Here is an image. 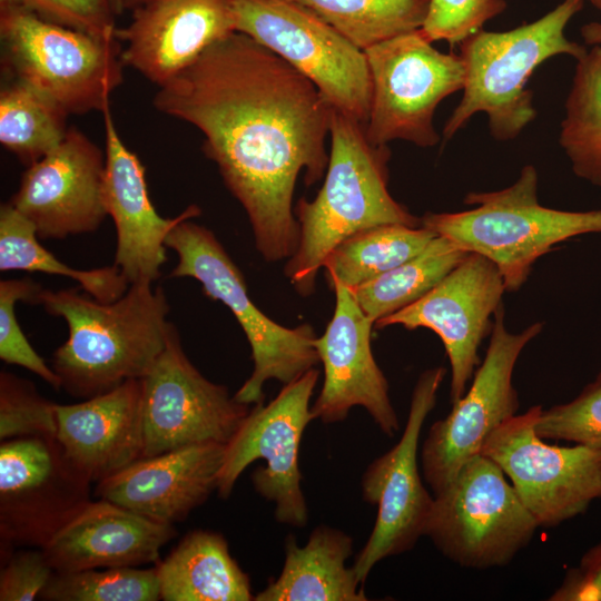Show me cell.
<instances>
[{
  "instance_id": "1",
  "label": "cell",
  "mask_w": 601,
  "mask_h": 601,
  "mask_svg": "<svg viewBox=\"0 0 601 601\" xmlns=\"http://www.w3.org/2000/svg\"><path fill=\"white\" fill-rule=\"evenodd\" d=\"M154 106L204 136V151L244 207L267 262L290 258L299 225L297 177L312 186L328 165L333 107L317 87L270 49L234 31L159 87Z\"/></svg>"
},
{
  "instance_id": "2",
  "label": "cell",
  "mask_w": 601,
  "mask_h": 601,
  "mask_svg": "<svg viewBox=\"0 0 601 601\" xmlns=\"http://www.w3.org/2000/svg\"><path fill=\"white\" fill-rule=\"evenodd\" d=\"M36 304L67 323L68 338L55 351L52 368L61 388L82 400L146 376L171 325L165 292L147 282L130 284L114 302L76 288H42Z\"/></svg>"
},
{
  "instance_id": "3",
  "label": "cell",
  "mask_w": 601,
  "mask_h": 601,
  "mask_svg": "<svg viewBox=\"0 0 601 601\" xmlns=\"http://www.w3.org/2000/svg\"><path fill=\"white\" fill-rule=\"evenodd\" d=\"M329 137L325 181L312 201L303 198L294 210L299 242L284 273L302 296L315 290L326 257L347 237L386 224L422 226V218L412 215L388 191L387 145L372 144L364 124L334 108Z\"/></svg>"
},
{
  "instance_id": "4",
  "label": "cell",
  "mask_w": 601,
  "mask_h": 601,
  "mask_svg": "<svg viewBox=\"0 0 601 601\" xmlns=\"http://www.w3.org/2000/svg\"><path fill=\"white\" fill-rule=\"evenodd\" d=\"M584 0H564L540 19L508 31L483 29L460 43L465 68L463 96L443 128L449 140L477 112L489 119L496 140L516 138L536 117L529 78L545 60L569 55L577 60L588 50L570 41L564 29Z\"/></svg>"
},
{
  "instance_id": "5",
  "label": "cell",
  "mask_w": 601,
  "mask_h": 601,
  "mask_svg": "<svg viewBox=\"0 0 601 601\" xmlns=\"http://www.w3.org/2000/svg\"><path fill=\"white\" fill-rule=\"evenodd\" d=\"M464 203L475 207L457 213H426L422 225L463 250L493 262L508 292L520 289L532 265L556 244L601 233V209L568 211L542 206L538 199V173L532 165L524 166L511 186L469 193Z\"/></svg>"
},
{
  "instance_id": "6",
  "label": "cell",
  "mask_w": 601,
  "mask_h": 601,
  "mask_svg": "<svg viewBox=\"0 0 601 601\" xmlns=\"http://www.w3.org/2000/svg\"><path fill=\"white\" fill-rule=\"evenodd\" d=\"M166 246L178 256L170 277L198 280L208 297L231 311L247 337L254 370L234 395L238 402L260 403L267 381L287 384L321 364L313 327L289 328L266 316L250 299L242 272L211 230L183 220L167 236Z\"/></svg>"
},
{
  "instance_id": "7",
  "label": "cell",
  "mask_w": 601,
  "mask_h": 601,
  "mask_svg": "<svg viewBox=\"0 0 601 601\" xmlns=\"http://www.w3.org/2000/svg\"><path fill=\"white\" fill-rule=\"evenodd\" d=\"M6 70L68 115L104 111L122 83L120 46L39 17L24 6L0 9Z\"/></svg>"
},
{
  "instance_id": "8",
  "label": "cell",
  "mask_w": 601,
  "mask_h": 601,
  "mask_svg": "<svg viewBox=\"0 0 601 601\" xmlns=\"http://www.w3.org/2000/svg\"><path fill=\"white\" fill-rule=\"evenodd\" d=\"M538 528L502 469L480 453L435 494L424 535L454 563L483 570L510 563Z\"/></svg>"
},
{
  "instance_id": "9",
  "label": "cell",
  "mask_w": 601,
  "mask_h": 601,
  "mask_svg": "<svg viewBox=\"0 0 601 601\" xmlns=\"http://www.w3.org/2000/svg\"><path fill=\"white\" fill-rule=\"evenodd\" d=\"M372 83L366 136L374 145L393 140L435 146L441 137L433 117L439 104L462 90L465 68L460 55L432 46L422 29L364 50Z\"/></svg>"
},
{
  "instance_id": "10",
  "label": "cell",
  "mask_w": 601,
  "mask_h": 601,
  "mask_svg": "<svg viewBox=\"0 0 601 601\" xmlns=\"http://www.w3.org/2000/svg\"><path fill=\"white\" fill-rule=\"evenodd\" d=\"M236 31L307 77L336 110L366 126L372 83L363 50L292 0H229Z\"/></svg>"
},
{
  "instance_id": "11",
  "label": "cell",
  "mask_w": 601,
  "mask_h": 601,
  "mask_svg": "<svg viewBox=\"0 0 601 601\" xmlns=\"http://www.w3.org/2000/svg\"><path fill=\"white\" fill-rule=\"evenodd\" d=\"M319 371L313 367L295 381L284 384L267 404H255L231 440L226 444L217 492L228 499L244 470L258 459L252 474L255 491L275 503V519L303 528L308 509L302 491L299 447L303 433L314 420L309 406Z\"/></svg>"
},
{
  "instance_id": "12",
  "label": "cell",
  "mask_w": 601,
  "mask_h": 601,
  "mask_svg": "<svg viewBox=\"0 0 601 601\" xmlns=\"http://www.w3.org/2000/svg\"><path fill=\"white\" fill-rule=\"evenodd\" d=\"M540 405L504 421L486 439L481 454L511 481L539 526H556L584 513L601 497V450L556 446L535 433Z\"/></svg>"
},
{
  "instance_id": "13",
  "label": "cell",
  "mask_w": 601,
  "mask_h": 601,
  "mask_svg": "<svg viewBox=\"0 0 601 601\" xmlns=\"http://www.w3.org/2000/svg\"><path fill=\"white\" fill-rule=\"evenodd\" d=\"M91 484L68 459L56 436L2 441L1 556L14 546L42 549L90 501Z\"/></svg>"
},
{
  "instance_id": "14",
  "label": "cell",
  "mask_w": 601,
  "mask_h": 601,
  "mask_svg": "<svg viewBox=\"0 0 601 601\" xmlns=\"http://www.w3.org/2000/svg\"><path fill=\"white\" fill-rule=\"evenodd\" d=\"M140 383L142 457L207 442L227 444L250 411L193 365L173 324Z\"/></svg>"
},
{
  "instance_id": "15",
  "label": "cell",
  "mask_w": 601,
  "mask_h": 601,
  "mask_svg": "<svg viewBox=\"0 0 601 601\" xmlns=\"http://www.w3.org/2000/svg\"><path fill=\"white\" fill-rule=\"evenodd\" d=\"M445 372L435 367L420 375L400 441L375 459L362 476L364 501L377 506L374 528L353 565L362 583L377 562L412 550L425 533L434 497L422 482L417 449Z\"/></svg>"
},
{
  "instance_id": "16",
  "label": "cell",
  "mask_w": 601,
  "mask_h": 601,
  "mask_svg": "<svg viewBox=\"0 0 601 601\" xmlns=\"http://www.w3.org/2000/svg\"><path fill=\"white\" fill-rule=\"evenodd\" d=\"M542 329V323H534L520 333H511L504 325L503 305L496 309L490 344L470 390L452 403L446 417L432 424L423 442L422 472L434 494L481 453L496 427L516 414L519 398L512 384L513 370L523 348Z\"/></svg>"
},
{
  "instance_id": "17",
  "label": "cell",
  "mask_w": 601,
  "mask_h": 601,
  "mask_svg": "<svg viewBox=\"0 0 601 601\" xmlns=\"http://www.w3.org/2000/svg\"><path fill=\"white\" fill-rule=\"evenodd\" d=\"M506 292L503 277L489 258L469 253L436 286L374 326L428 328L441 338L451 365L450 397L461 398L481 364L477 349L491 333L496 309Z\"/></svg>"
},
{
  "instance_id": "18",
  "label": "cell",
  "mask_w": 601,
  "mask_h": 601,
  "mask_svg": "<svg viewBox=\"0 0 601 601\" xmlns=\"http://www.w3.org/2000/svg\"><path fill=\"white\" fill-rule=\"evenodd\" d=\"M106 156L83 132L69 127L52 151L28 166L9 201L39 239H65L97 230L108 216Z\"/></svg>"
},
{
  "instance_id": "19",
  "label": "cell",
  "mask_w": 601,
  "mask_h": 601,
  "mask_svg": "<svg viewBox=\"0 0 601 601\" xmlns=\"http://www.w3.org/2000/svg\"><path fill=\"white\" fill-rule=\"evenodd\" d=\"M335 309L315 347L324 368L319 395L311 407L323 423L344 421L354 406L364 407L380 430L392 437L400 428L388 394V383L371 346L374 322L363 312L349 288L334 283Z\"/></svg>"
},
{
  "instance_id": "20",
  "label": "cell",
  "mask_w": 601,
  "mask_h": 601,
  "mask_svg": "<svg viewBox=\"0 0 601 601\" xmlns=\"http://www.w3.org/2000/svg\"><path fill=\"white\" fill-rule=\"evenodd\" d=\"M105 128V185L107 214L117 233L114 265L129 285L154 283L166 263V238L183 220L201 214L197 205H189L173 218L161 217L149 197L145 167L119 136L110 106L102 111Z\"/></svg>"
},
{
  "instance_id": "21",
  "label": "cell",
  "mask_w": 601,
  "mask_h": 601,
  "mask_svg": "<svg viewBox=\"0 0 601 601\" xmlns=\"http://www.w3.org/2000/svg\"><path fill=\"white\" fill-rule=\"evenodd\" d=\"M234 31L229 0H151L132 9L116 38L124 65L161 87Z\"/></svg>"
},
{
  "instance_id": "22",
  "label": "cell",
  "mask_w": 601,
  "mask_h": 601,
  "mask_svg": "<svg viewBox=\"0 0 601 601\" xmlns=\"http://www.w3.org/2000/svg\"><path fill=\"white\" fill-rule=\"evenodd\" d=\"M225 449L207 442L141 457L96 483L95 496L174 525L217 490Z\"/></svg>"
},
{
  "instance_id": "23",
  "label": "cell",
  "mask_w": 601,
  "mask_h": 601,
  "mask_svg": "<svg viewBox=\"0 0 601 601\" xmlns=\"http://www.w3.org/2000/svg\"><path fill=\"white\" fill-rule=\"evenodd\" d=\"M176 533L173 524L97 499L62 525L42 551L55 572L137 566L159 562L161 548Z\"/></svg>"
},
{
  "instance_id": "24",
  "label": "cell",
  "mask_w": 601,
  "mask_h": 601,
  "mask_svg": "<svg viewBox=\"0 0 601 601\" xmlns=\"http://www.w3.org/2000/svg\"><path fill=\"white\" fill-rule=\"evenodd\" d=\"M140 404V380L76 404H56V437L91 483L142 457Z\"/></svg>"
},
{
  "instance_id": "25",
  "label": "cell",
  "mask_w": 601,
  "mask_h": 601,
  "mask_svg": "<svg viewBox=\"0 0 601 601\" xmlns=\"http://www.w3.org/2000/svg\"><path fill=\"white\" fill-rule=\"evenodd\" d=\"M353 539L328 525L316 526L304 546L293 535L285 541L280 574L258 592L255 601H366L353 566Z\"/></svg>"
},
{
  "instance_id": "26",
  "label": "cell",
  "mask_w": 601,
  "mask_h": 601,
  "mask_svg": "<svg viewBox=\"0 0 601 601\" xmlns=\"http://www.w3.org/2000/svg\"><path fill=\"white\" fill-rule=\"evenodd\" d=\"M165 601H249L250 580L230 555L220 533L195 530L157 562Z\"/></svg>"
},
{
  "instance_id": "27",
  "label": "cell",
  "mask_w": 601,
  "mask_h": 601,
  "mask_svg": "<svg viewBox=\"0 0 601 601\" xmlns=\"http://www.w3.org/2000/svg\"><path fill=\"white\" fill-rule=\"evenodd\" d=\"M436 236L423 225L386 224L361 230L326 257L327 282L354 289L415 257Z\"/></svg>"
},
{
  "instance_id": "28",
  "label": "cell",
  "mask_w": 601,
  "mask_h": 601,
  "mask_svg": "<svg viewBox=\"0 0 601 601\" xmlns=\"http://www.w3.org/2000/svg\"><path fill=\"white\" fill-rule=\"evenodd\" d=\"M0 270L39 272L69 277L101 302L122 296L129 283L116 265L77 269L60 262L40 243L35 226L10 203L0 208Z\"/></svg>"
},
{
  "instance_id": "29",
  "label": "cell",
  "mask_w": 601,
  "mask_h": 601,
  "mask_svg": "<svg viewBox=\"0 0 601 601\" xmlns=\"http://www.w3.org/2000/svg\"><path fill=\"white\" fill-rule=\"evenodd\" d=\"M467 254L449 238L437 235L415 257L351 292L375 324L423 297Z\"/></svg>"
},
{
  "instance_id": "30",
  "label": "cell",
  "mask_w": 601,
  "mask_h": 601,
  "mask_svg": "<svg viewBox=\"0 0 601 601\" xmlns=\"http://www.w3.org/2000/svg\"><path fill=\"white\" fill-rule=\"evenodd\" d=\"M559 142L574 174L601 188V46L577 60Z\"/></svg>"
},
{
  "instance_id": "31",
  "label": "cell",
  "mask_w": 601,
  "mask_h": 601,
  "mask_svg": "<svg viewBox=\"0 0 601 601\" xmlns=\"http://www.w3.org/2000/svg\"><path fill=\"white\" fill-rule=\"evenodd\" d=\"M68 114L48 96L13 78L0 91V141L30 166L63 140Z\"/></svg>"
},
{
  "instance_id": "32",
  "label": "cell",
  "mask_w": 601,
  "mask_h": 601,
  "mask_svg": "<svg viewBox=\"0 0 601 601\" xmlns=\"http://www.w3.org/2000/svg\"><path fill=\"white\" fill-rule=\"evenodd\" d=\"M361 50L395 36L421 29L431 0H292Z\"/></svg>"
},
{
  "instance_id": "33",
  "label": "cell",
  "mask_w": 601,
  "mask_h": 601,
  "mask_svg": "<svg viewBox=\"0 0 601 601\" xmlns=\"http://www.w3.org/2000/svg\"><path fill=\"white\" fill-rule=\"evenodd\" d=\"M49 601H157L160 585L155 569L135 566L55 572L40 594Z\"/></svg>"
},
{
  "instance_id": "34",
  "label": "cell",
  "mask_w": 601,
  "mask_h": 601,
  "mask_svg": "<svg viewBox=\"0 0 601 601\" xmlns=\"http://www.w3.org/2000/svg\"><path fill=\"white\" fill-rule=\"evenodd\" d=\"M56 404L43 397L30 381L1 371V441L29 436H56Z\"/></svg>"
},
{
  "instance_id": "35",
  "label": "cell",
  "mask_w": 601,
  "mask_h": 601,
  "mask_svg": "<svg viewBox=\"0 0 601 601\" xmlns=\"http://www.w3.org/2000/svg\"><path fill=\"white\" fill-rule=\"evenodd\" d=\"M41 289L42 287L30 278L0 282V358L7 364L27 368L59 391V376L33 349L16 316V304H36Z\"/></svg>"
},
{
  "instance_id": "36",
  "label": "cell",
  "mask_w": 601,
  "mask_h": 601,
  "mask_svg": "<svg viewBox=\"0 0 601 601\" xmlns=\"http://www.w3.org/2000/svg\"><path fill=\"white\" fill-rule=\"evenodd\" d=\"M535 433L601 450V371L571 402L542 410Z\"/></svg>"
},
{
  "instance_id": "37",
  "label": "cell",
  "mask_w": 601,
  "mask_h": 601,
  "mask_svg": "<svg viewBox=\"0 0 601 601\" xmlns=\"http://www.w3.org/2000/svg\"><path fill=\"white\" fill-rule=\"evenodd\" d=\"M506 6L505 0H431L421 29L432 42L444 40L454 47L483 29Z\"/></svg>"
},
{
  "instance_id": "38",
  "label": "cell",
  "mask_w": 601,
  "mask_h": 601,
  "mask_svg": "<svg viewBox=\"0 0 601 601\" xmlns=\"http://www.w3.org/2000/svg\"><path fill=\"white\" fill-rule=\"evenodd\" d=\"M23 6L47 21L101 39H117L110 0H23Z\"/></svg>"
},
{
  "instance_id": "39",
  "label": "cell",
  "mask_w": 601,
  "mask_h": 601,
  "mask_svg": "<svg viewBox=\"0 0 601 601\" xmlns=\"http://www.w3.org/2000/svg\"><path fill=\"white\" fill-rule=\"evenodd\" d=\"M55 570L42 549L11 551L0 572L1 601H32L40 598Z\"/></svg>"
},
{
  "instance_id": "40",
  "label": "cell",
  "mask_w": 601,
  "mask_h": 601,
  "mask_svg": "<svg viewBox=\"0 0 601 601\" xmlns=\"http://www.w3.org/2000/svg\"><path fill=\"white\" fill-rule=\"evenodd\" d=\"M552 601H601V539L570 569Z\"/></svg>"
},
{
  "instance_id": "41",
  "label": "cell",
  "mask_w": 601,
  "mask_h": 601,
  "mask_svg": "<svg viewBox=\"0 0 601 601\" xmlns=\"http://www.w3.org/2000/svg\"><path fill=\"white\" fill-rule=\"evenodd\" d=\"M581 36L587 45L601 46V22H590L581 28Z\"/></svg>"
},
{
  "instance_id": "42",
  "label": "cell",
  "mask_w": 601,
  "mask_h": 601,
  "mask_svg": "<svg viewBox=\"0 0 601 601\" xmlns=\"http://www.w3.org/2000/svg\"><path fill=\"white\" fill-rule=\"evenodd\" d=\"M110 1H111V6L116 16L121 14L126 10V7H125L126 0H110Z\"/></svg>"
},
{
  "instance_id": "43",
  "label": "cell",
  "mask_w": 601,
  "mask_h": 601,
  "mask_svg": "<svg viewBox=\"0 0 601 601\" xmlns=\"http://www.w3.org/2000/svg\"><path fill=\"white\" fill-rule=\"evenodd\" d=\"M148 1H151V0H126L125 2V7H126V10L127 9H135L136 7H139Z\"/></svg>"
},
{
  "instance_id": "44",
  "label": "cell",
  "mask_w": 601,
  "mask_h": 601,
  "mask_svg": "<svg viewBox=\"0 0 601 601\" xmlns=\"http://www.w3.org/2000/svg\"><path fill=\"white\" fill-rule=\"evenodd\" d=\"M13 6H23V0H0V9Z\"/></svg>"
},
{
  "instance_id": "45",
  "label": "cell",
  "mask_w": 601,
  "mask_h": 601,
  "mask_svg": "<svg viewBox=\"0 0 601 601\" xmlns=\"http://www.w3.org/2000/svg\"><path fill=\"white\" fill-rule=\"evenodd\" d=\"M588 1L601 12V0H588Z\"/></svg>"
}]
</instances>
